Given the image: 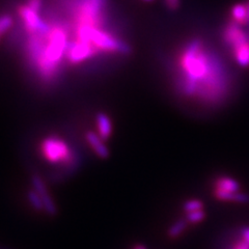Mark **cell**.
<instances>
[{"label":"cell","instance_id":"cb8c5ba5","mask_svg":"<svg viewBox=\"0 0 249 249\" xmlns=\"http://www.w3.org/2000/svg\"><path fill=\"white\" fill-rule=\"evenodd\" d=\"M241 239H243L249 244V227H244L241 231Z\"/></svg>","mask_w":249,"mask_h":249},{"label":"cell","instance_id":"484cf974","mask_svg":"<svg viewBox=\"0 0 249 249\" xmlns=\"http://www.w3.org/2000/svg\"><path fill=\"white\" fill-rule=\"evenodd\" d=\"M246 7H247V19H248V24H249V0H245Z\"/></svg>","mask_w":249,"mask_h":249},{"label":"cell","instance_id":"ba28073f","mask_svg":"<svg viewBox=\"0 0 249 249\" xmlns=\"http://www.w3.org/2000/svg\"><path fill=\"white\" fill-rule=\"evenodd\" d=\"M31 183H33V188L40 194L44 205V212L50 216H55L57 214V207L54 202L52 196L49 194L48 188L46 184L43 182L42 178L35 175L31 178Z\"/></svg>","mask_w":249,"mask_h":249},{"label":"cell","instance_id":"44dd1931","mask_svg":"<svg viewBox=\"0 0 249 249\" xmlns=\"http://www.w3.org/2000/svg\"><path fill=\"white\" fill-rule=\"evenodd\" d=\"M27 5L30 7L31 10H34L35 12L38 13V11H40L41 6H42V0H28Z\"/></svg>","mask_w":249,"mask_h":249},{"label":"cell","instance_id":"277c9868","mask_svg":"<svg viewBox=\"0 0 249 249\" xmlns=\"http://www.w3.org/2000/svg\"><path fill=\"white\" fill-rule=\"evenodd\" d=\"M43 157L53 164L62 163L65 166H74V155L69 145L62 139L56 137H48L43 140L41 144Z\"/></svg>","mask_w":249,"mask_h":249},{"label":"cell","instance_id":"5b68a950","mask_svg":"<svg viewBox=\"0 0 249 249\" xmlns=\"http://www.w3.org/2000/svg\"><path fill=\"white\" fill-rule=\"evenodd\" d=\"M102 5L103 0H84L79 7V20L81 25L96 27L100 23Z\"/></svg>","mask_w":249,"mask_h":249},{"label":"cell","instance_id":"5bb4252c","mask_svg":"<svg viewBox=\"0 0 249 249\" xmlns=\"http://www.w3.org/2000/svg\"><path fill=\"white\" fill-rule=\"evenodd\" d=\"M231 20L232 22L237 23L240 26L247 25L248 19H247V7L245 1L239 2L233 5L231 9Z\"/></svg>","mask_w":249,"mask_h":249},{"label":"cell","instance_id":"2e32d148","mask_svg":"<svg viewBox=\"0 0 249 249\" xmlns=\"http://www.w3.org/2000/svg\"><path fill=\"white\" fill-rule=\"evenodd\" d=\"M189 223L187 222L186 219H178L173 225H170L167 231V236L170 239H177L180 237L182 233L186 231L187 225Z\"/></svg>","mask_w":249,"mask_h":249},{"label":"cell","instance_id":"d6986e66","mask_svg":"<svg viewBox=\"0 0 249 249\" xmlns=\"http://www.w3.org/2000/svg\"><path fill=\"white\" fill-rule=\"evenodd\" d=\"M206 218L205 210H198V211H194L190 213H186L185 219L189 224H196L201 222Z\"/></svg>","mask_w":249,"mask_h":249},{"label":"cell","instance_id":"603a6c76","mask_svg":"<svg viewBox=\"0 0 249 249\" xmlns=\"http://www.w3.org/2000/svg\"><path fill=\"white\" fill-rule=\"evenodd\" d=\"M231 249H249V244L247 242H245L243 239H241V240L237 241L235 244H233Z\"/></svg>","mask_w":249,"mask_h":249},{"label":"cell","instance_id":"3957f363","mask_svg":"<svg viewBox=\"0 0 249 249\" xmlns=\"http://www.w3.org/2000/svg\"><path fill=\"white\" fill-rule=\"evenodd\" d=\"M67 47V36L65 31L60 28H53L49 31L48 45L43 53L42 57L38 58V64L43 74L50 75L57 62L60 60Z\"/></svg>","mask_w":249,"mask_h":249},{"label":"cell","instance_id":"e0dca14e","mask_svg":"<svg viewBox=\"0 0 249 249\" xmlns=\"http://www.w3.org/2000/svg\"><path fill=\"white\" fill-rule=\"evenodd\" d=\"M27 200L30 204V206L33 207L36 211L37 212H44V205H43V200L38 194L34 188L28 190L27 192Z\"/></svg>","mask_w":249,"mask_h":249},{"label":"cell","instance_id":"7402d4cb","mask_svg":"<svg viewBox=\"0 0 249 249\" xmlns=\"http://www.w3.org/2000/svg\"><path fill=\"white\" fill-rule=\"evenodd\" d=\"M164 2L170 11H176L180 6V0H164Z\"/></svg>","mask_w":249,"mask_h":249},{"label":"cell","instance_id":"8fae6325","mask_svg":"<svg viewBox=\"0 0 249 249\" xmlns=\"http://www.w3.org/2000/svg\"><path fill=\"white\" fill-rule=\"evenodd\" d=\"M214 196L222 201H232L237 204H249V194L245 192H222L218 190H213Z\"/></svg>","mask_w":249,"mask_h":249},{"label":"cell","instance_id":"d4e9b609","mask_svg":"<svg viewBox=\"0 0 249 249\" xmlns=\"http://www.w3.org/2000/svg\"><path fill=\"white\" fill-rule=\"evenodd\" d=\"M132 249H147V248L142 244H136Z\"/></svg>","mask_w":249,"mask_h":249},{"label":"cell","instance_id":"30bf717a","mask_svg":"<svg viewBox=\"0 0 249 249\" xmlns=\"http://www.w3.org/2000/svg\"><path fill=\"white\" fill-rule=\"evenodd\" d=\"M85 139H87L88 143L95 152V154L101 159H107L109 157V150L104 143V140L97 135L93 132H88L85 134Z\"/></svg>","mask_w":249,"mask_h":249},{"label":"cell","instance_id":"6da1fadb","mask_svg":"<svg viewBox=\"0 0 249 249\" xmlns=\"http://www.w3.org/2000/svg\"><path fill=\"white\" fill-rule=\"evenodd\" d=\"M175 87L180 95L201 105L218 106L231 93V81L219 55L199 37L186 42L176 56Z\"/></svg>","mask_w":249,"mask_h":249},{"label":"cell","instance_id":"8992f818","mask_svg":"<svg viewBox=\"0 0 249 249\" xmlns=\"http://www.w3.org/2000/svg\"><path fill=\"white\" fill-rule=\"evenodd\" d=\"M222 41L232 51L240 45L249 42V36L239 24L231 20L223 28Z\"/></svg>","mask_w":249,"mask_h":249},{"label":"cell","instance_id":"52a82bcc","mask_svg":"<svg viewBox=\"0 0 249 249\" xmlns=\"http://www.w3.org/2000/svg\"><path fill=\"white\" fill-rule=\"evenodd\" d=\"M19 16L23 20L25 24V28L30 34L36 33V31H42V33H46L48 31V26L40 19L36 12L31 10L30 7L26 5H20L18 9Z\"/></svg>","mask_w":249,"mask_h":249},{"label":"cell","instance_id":"ffe728a7","mask_svg":"<svg viewBox=\"0 0 249 249\" xmlns=\"http://www.w3.org/2000/svg\"><path fill=\"white\" fill-rule=\"evenodd\" d=\"M13 25V19L11 16H2L0 17V36L3 35L5 31Z\"/></svg>","mask_w":249,"mask_h":249},{"label":"cell","instance_id":"4316f807","mask_svg":"<svg viewBox=\"0 0 249 249\" xmlns=\"http://www.w3.org/2000/svg\"><path fill=\"white\" fill-rule=\"evenodd\" d=\"M144 1H147V2H151V1H153V0H144Z\"/></svg>","mask_w":249,"mask_h":249},{"label":"cell","instance_id":"4fadbf2b","mask_svg":"<svg viewBox=\"0 0 249 249\" xmlns=\"http://www.w3.org/2000/svg\"><path fill=\"white\" fill-rule=\"evenodd\" d=\"M97 127L99 136L103 140H107L112 134V123L109 116L103 112L97 114Z\"/></svg>","mask_w":249,"mask_h":249},{"label":"cell","instance_id":"7a4b0ae2","mask_svg":"<svg viewBox=\"0 0 249 249\" xmlns=\"http://www.w3.org/2000/svg\"><path fill=\"white\" fill-rule=\"evenodd\" d=\"M77 36L81 42L91 43L100 50L119 52L122 54L131 53V47L123 41L118 40L105 31L89 25H80L77 30Z\"/></svg>","mask_w":249,"mask_h":249},{"label":"cell","instance_id":"9a60e30c","mask_svg":"<svg viewBox=\"0 0 249 249\" xmlns=\"http://www.w3.org/2000/svg\"><path fill=\"white\" fill-rule=\"evenodd\" d=\"M232 56L241 67L249 66V42L240 45L231 51Z\"/></svg>","mask_w":249,"mask_h":249},{"label":"cell","instance_id":"9c48e42d","mask_svg":"<svg viewBox=\"0 0 249 249\" xmlns=\"http://www.w3.org/2000/svg\"><path fill=\"white\" fill-rule=\"evenodd\" d=\"M97 47H93L91 43L88 42H77L75 43L68 52V58L72 64H78L84 59L92 56L96 52Z\"/></svg>","mask_w":249,"mask_h":249},{"label":"cell","instance_id":"ac0fdd59","mask_svg":"<svg viewBox=\"0 0 249 249\" xmlns=\"http://www.w3.org/2000/svg\"><path fill=\"white\" fill-rule=\"evenodd\" d=\"M204 208H205L204 202H202L200 199H196V198L186 200L183 205V209L186 213L198 211V210H204Z\"/></svg>","mask_w":249,"mask_h":249},{"label":"cell","instance_id":"7c38bea8","mask_svg":"<svg viewBox=\"0 0 249 249\" xmlns=\"http://www.w3.org/2000/svg\"><path fill=\"white\" fill-rule=\"evenodd\" d=\"M214 190L222 192H237L241 190V185L235 178L230 177H219L214 183Z\"/></svg>","mask_w":249,"mask_h":249}]
</instances>
